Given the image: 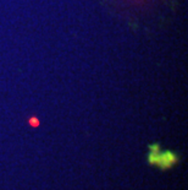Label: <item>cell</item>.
<instances>
[{"label": "cell", "mask_w": 188, "mask_h": 190, "mask_svg": "<svg viewBox=\"0 0 188 190\" xmlns=\"http://www.w3.org/2000/svg\"><path fill=\"white\" fill-rule=\"evenodd\" d=\"M148 155V163L150 166H156L161 170H167L178 163V156L172 151L160 152L159 145H151Z\"/></svg>", "instance_id": "1"}]
</instances>
